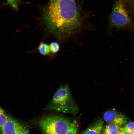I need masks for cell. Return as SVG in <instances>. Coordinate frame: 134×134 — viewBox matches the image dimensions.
Wrapping results in <instances>:
<instances>
[{
  "label": "cell",
  "mask_w": 134,
  "mask_h": 134,
  "mask_svg": "<svg viewBox=\"0 0 134 134\" xmlns=\"http://www.w3.org/2000/svg\"><path fill=\"white\" fill-rule=\"evenodd\" d=\"M103 118L109 124H114L120 127L125 125L128 121L126 116L113 110L105 112L103 114Z\"/></svg>",
  "instance_id": "obj_5"
},
{
  "label": "cell",
  "mask_w": 134,
  "mask_h": 134,
  "mask_svg": "<svg viewBox=\"0 0 134 134\" xmlns=\"http://www.w3.org/2000/svg\"><path fill=\"white\" fill-rule=\"evenodd\" d=\"M104 121L98 120L84 130L83 134H101L103 128Z\"/></svg>",
  "instance_id": "obj_7"
},
{
  "label": "cell",
  "mask_w": 134,
  "mask_h": 134,
  "mask_svg": "<svg viewBox=\"0 0 134 134\" xmlns=\"http://www.w3.org/2000/svg\"><path fill=\"white\" fill-rule=\"evenodd\" d=\"M122 128L115 124L109 123L103 128L101 134H119Z\"/></svg>",
  "instance_id": "obj_8"
},
{
  "label": "cell",
  "mask_w": 134,
  "mask_h": 134,
  "mask_svg": "<svg viewBox=\"0 0 134 134\" xmlns=\"http://www.w3.org/2000/svg\"><path fill=\"white\" fill-rule=\"evenodd\" d=\"M1 130L2 134H23L24 131L22 126L9 116Z\"/></svg>",
  "instance_id": "obj_6"
},
{
  "label": "cell",
  "mask_w": 134,
  "mask_h": 134,
  "mask_svg": "<svg viewBox=\"0 0 134 134\" xmlns=\"http://www.w3.org/2000/svg\"><path fill=\"white\" fill-rule=\"evenodd\" d=\"M43 13L48 28L61 38L71 36L80 24V11L76 0H49Z\"/></svg>",
  "instance_id": "obj_1"
},
{
  "label": "cell",
  "mask_w": 134,
  "mask_h": 134,
  "mask_svg": "<svg viewBox=\"0 0 134 134\" xmlns=\"http://www.w3.org/2000/svg\"><path fill=\"white\" fill-rule=\"evenodd\" d=\"M78 127L76 121L74 120L71 122L70 128L66 134H77Z\"/></svg>",
  "instance_id": "obj_10"
},
{
  "label": "cell",
  "mask_w": 134,
  "mask_h": 134,
  "mask_svg": "<svg viewBox=\"0 0 134 134\" xmlns=\"http://www.w3.org/2000/svg\"><path fill=\"white\" fill-rule=\"evenodd\" d=\"M38 49L40 53L44 55L48 54L50 51L49 46L47 44L42 42L39 45Z\"/></svg>",
  "instance_id": "obj_9"
},
{
  "label": "cell",
  "mask_w": 134,
  "mask_h": 134,
  "mask_svg": "<svg viewBox=\"0 0 134 134\" xmlns=\"http://www.w3.org/2000/svg\"><path fill=\"white\" fill-rule=\"evenodd\" d=\"M8 117V116L4 111L0 107V128L1 129L7 120Z\"/></svg>",
  "instance_id": "obj_11"
},
{
  "label": "cell",
  "mask_w": 134,
  "mask_h": 134,
  "mask_svg": "<svg viewBox=\"0 0 134 134\" xmlns=\"http://www.w3.org/2000/svg\"><path fill=\"white\" fill-rule=\"evenodd\" d=\"M123 129L124 132L134 133V122L127 123L124 125Z\"/></svg>",
  "instance_id": "obj_12"
},
{
  "label": "cell",
  "mask_w": 134,
  "mask_h": 134,
  "mask_svg": "<svg viewBox=\"0 0 134 134\" xmlns=\"http://www.w3.org/2000/svg\"><path fill=\"white\" fill-rule=\"evenodd\" d=\"M119 134H124V132L123 130V128H122L121 131L120 132Z\"/></svg>",
  "instance_id": "obj_16"
},
{
  "label": "cell",
  "mask_w": 134,
  "mask_h": 134,
  "mask_svg": "<svg viewBox=\"0 0 134 134\" xmlns=\"http://www.w3.org/2000/svg\"><path fill=\"white\" fill-rule=\"evenodd\" d=\"M46 108L74 115L79 110L72 98L68 85L67 83L59 87Z\"/></svg>",
  "instance_id": "obj_2"
},
{
  "label": "cell",
  "mask_w": 134,
  "mask_h": 134,
  "mask_svg": "<svg viewBox=\"0 0 134 134\" xmlns=\"http://www.w3.org/2000/svg\"><path fill=\"white\" fill-rule=\"evenodd\" d=\"M7 3L13 9L17 10L18 9V5L21 2L20 0H6Z\"/></svg>",
  "instance_id": "obj_13"
},
{
  "label": "cell",
  "mask_w": 134,
  "mask_h": 134,
  "mask_svg": "<svg viewBox=\"0 0 134 134\" xmlns=\"http://www.w3.org/2000/svg\"><path fill=\"white\" fill-rule=\"evenodd\" d=\"M110 25L122 28L131 25V21L122 1L117 0L113 5L110 16Z\"/></svg>",
  "instance_id": "obj_4"
},
{
  "label": "cell",
  "mask_w": 134,
  "mask_h": 134,
  "mask_svg": "<svg viewBox=\"0 0 134 134\" xmlns=\"http://www.w3.org/2000/svg\"><path fill=\"white\" fill-rule=\"evenodd\" d=\"M81 134H83L82 133Z\"/></svg>",
  "instance_id": "obj_17"
},
{
  "label": "cell",
  "mask_w": 134,
  "mask_h": 134,
  "mask_svg": "<svg viewBox=\"0 0 134 134\" xmlns=\"http://www.w3.org/2000/svg\"><path fill=\"white\" fill-rule=\"evenodd\" d=\"M71 122L64 117L53 116L43 117L39 124L45 134H66Z\"/></svg>",
  "instance_id": "obj_3"
},
{
  "label": "cell",
  "mask_w": 134,
  "mask_h": 134,
  "mask_svg": "<svg viewBox=\"0 0 134 134\" xmlns=\"http://www.w3.org/2000/svg\"><path fill=\"white\" fill-rule=\"evenodd\" d=\"M124 134H134V133H133V132H124Z\"/></svg>",
  "instance_id": "obj_15"
},
{
  "label": "cell",
  "mask_w": 134,
  "mask_h": 134,
  "mask_svg": "<svg viewBox=\"0 0 134 134\" xmlns=\"http://www.w3.org/2000/svg\"><path fill=\"white\" fill-rule=\"evenodd\" d=\"M49 47L51 52L55 53L57 52L59 49V46L58 43L55 42H52L49 45Z\"/></svg>",
  "instance_id": "obj_14"
}]
</instances>
